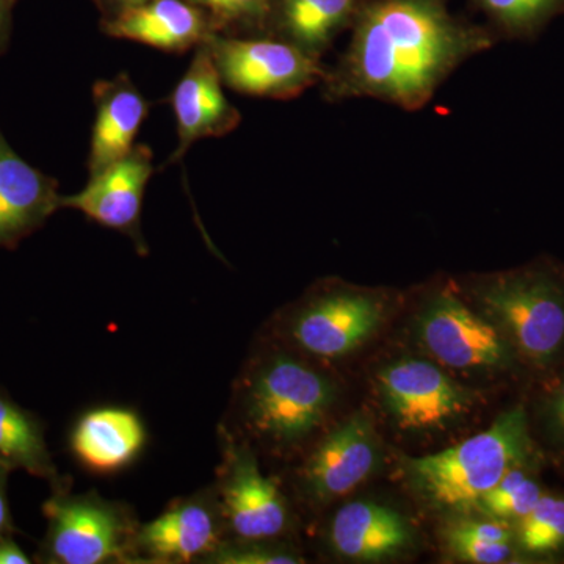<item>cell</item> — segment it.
<instances>
[{"label": "cell", "mask_w": 564, "mask_h": 564, "mask_svg": "<svg viewBox=\"0 0 564 564\" xmlns=\"http://www.w3.org/2000/svg\"><path fill=\"white\" fill-rule=\"evenodd\" d=\"M347 50L322 82L329 102L377 99L429 106L463 63L491 50L496 32L454 17L445 0H372L351 24Z\"/></svg>", "instance_id": "cell-1"}, {"label": "cell", "mask_w": 564, "mask_h": 564, "mask_svg": "<svg viewBox=\"0 0 564 564\" xmlns=\"http://www.w3.org/2000/svg\"><path fill=\"white\" fill-rule=\"evenodd\" d=\"M336 393L332 378L306 359L289 351L270 352L237 381L232 425L221 426L272 451H293L322 429Z\"/></svg>", "instance_id": "cell-2"}, {"label": "cell", "mask_w": 564, "mask_h": 564, "mask_svg": "<svg viewBox=\"0 0 564 564\" xmlns=\"http://www.w3.org/2000/svg\"><path fill=\"white\" fill-rule=\"evenodd\" d=\"M532 454L529 415L516 406L447 451L404 459V470L432 507L463 514L477 510L481 497L511 469L530 464Z\"/></svg>", "instance_id": "cell-3"}, {"label": "cell", "mask_w": 564, "mask_h": 564, "mask_svg": "<svg viewBox=\"0 0 564 564\" xmlns=\"http://www.w3.org/2000/svg\"><path fill=\"white\" fill-rule=\"evenodd\" d=\"M470 295L516 356L547 370L564 355V278L543 267L478 278Z\"/></svg>", "instance_id": "cell-4"}, {"label": "cell", "mask_w": 564, "mask_h": 564, "mask_svg": "<svg viewBox=\"0 0 564 564\" xmlns=\"http://www.w3.org/2000/svg\"><path fill=\"white\" fill-rule=\"evenodd\" d=\"M47 521L35 560L44 564H139L140 522L128 503L96 491L51 489L43 503Z\"/></svg>", "instance_id": "cell-5"}, {"label": "cell", "mask_w": 564, "mask_h": 564, "mask_svg": "<svg viewBox=\"0 0 564 564\" xmlns=\"http://www.w3.org/2000/svg\"><path fill=\"white\" fill-rule=\"evenodd\" d=\"M204 44L223 85L240 95L289 101L326 76L322 58L274 36L240 39L214 33Z\"/></svg>", "instance_id": "cell-6"}, {"label": "cell", "mask_w": 564, "mask_h": 564, "mask_svg": "<svg viewBox=\"0 0 564 564\" xmlns=\"http://www.w3.org/2000/svg\"><path fill=\"white\" fill-rule=\"evenodd\" d=\"M221 462L215 492L220 502L228 538L280 540L291 529V508L280 486L265 477L251 445L218 426Z\"/></svg>", "instance_id": "cell-7"}, {"label": "cell", "mask_w": 564, "mask_h": 564, "mask_svg": "<svg viewBox=\"0 0 564 564\" xmlns=\"http://www.w3.org/2000/svg\"><path fill=\"white\" fill-rule=\"evenodd\" d=\"M417 333L423 347L451 369L500 372L518 359L496 323L467 306L451 288L430 296Z\"/></svg>", "instance_id": "cell-8"}, {"label": "cell", "mask_w": 564, "mask_h": 564, "mask_svg": "<svg viewBox=\"0 0 564 564\" xmlns=\"http://www.w3.org/2000/svg\"><path fill=\"white\" fill-rule=\"evenodd\" d=\"M384 314V300L377 293L336 285L300 303L285 334L304 355L339 359L366 343L380 328Z\"/></svg>", "instance_id": "cell-9"}, {"label": "cell", "mask_w": 564, "mask_h": 564, "mask_svg": "<svg viewBox=\"0 0 564 564\" xmlns=\"http://www.w3.org/2000/svg\"><path fill=\"white\" fill-rule=\"evenodd\" d=\"M378 389L393 421L410 432L447 429L473 406V393L423 359L388 364L378 373Z\"/></svg>", "instance_id": "cell-10"}, {"label": "cell", "mask_w": 564, "mask_h": 564, "mask_svg": "<svg viewBox=\"0 0 564 564\" xmlns=\"http://www.w3.org/2000/svg\"><path fill=\"white\" fill-rule=\"evenodd\" d=\"M228 540L225 518L214 485L173 500L158 518L140 524L139 564H203Z\"/></svg>", "instance_id": "cell-11"}, {"label": "cell", "mask_w": 564, "mask_h": 564, "mask_svg": "<svg viewBox=\"0 0 564 564\" xmlns=\"http://www.w3.org/2000/svg\"><path fill=\"white\" fill-rule=\"evenodd\" d=\"M380 444L369 415L359 413L323 436L296 469V488L321 507L362 485L377 469Z\"/></svg>", "instance_id": "cell-12"}, {"label": "cell", "mask_w": 564, "mask_h": 564, "mask_svg": "<svg viewBox=\"0 0 564 564\" xmlns=\"http://www.w3.org/2000/svg\"><path fill=\"white\" fill-rule=\"evenodd\" d=\"M154 154L147 144H135L120 161L101 172L76 195H62V209L80 212L85 217L129 237L140 256L150 254L141 231L144 192L154 174Z\"/></svg>", "instance_id": "cell-13"}, {"label": "cell", "mask_w": 564, "mask_h": 564, "mask_svg": "<svg viewBox=\"0 0 564 564\" xmlns=\"http://www.w3.org/2000/svg\"><path fill=\"white\" fill-rule=\"evenodd\" d=\"M169 104L176 118L177 147L165 166L181 162L196 141L220 139L239 128L242 115L223 91L217 66L206 44L196 47L191 66L177 82Z\"/></svg>", "instance_id": "cell-14"}, {"label": "cell", "mask_w": 564, "mask_h": 564, "mask_svg": "<svg viewBox=\"0 0 564 564\" xmlns=\"http://www.w3.org/2000/svg\"><path fill=\"white\" fill-rule=\"evenodd\" d=\"M58 182L18 155L0 129V248H13L62 209Z\"/></svg>", "instance_id": "cell-15"}, {"label": "cell", "mask_w": 564, "mask_h": 564, "mask_svg": "<svg viewBox=\"0 0 564 564\" xmlns=\"http://www.w3.org/2000/svg\"><path fill=\"white\" fill-rule=\"evenodd\" d=\"M101 29L111 39L172 54L196 50L215 33L209 14L191 0H150L107 18Z\"/></svg>", "instance_id": "cell-16"}, {"label": "cell", "mask_w": 564, "mask_h": 564, "mask_svg": "<svg viewBox=\"0 0 564 564\" xmlns=\"http://www.w3.org/2000/svg\"><path fill=\"white\" fill-rule=\"evenodd\" d=\"M93 102L96 115L87 161L88 176L101 172L133 150L141 124L151 110V102L128 73L96 80Z\"/></svg>", "instance_id": "cell-17"}, {"label": "cell", "mask_w": 564, "mask_h": 564, "mask_svg": "<svg viewBox=\"0 0 564 564\" xmlns=\"http://www.w3.org/2000/svg\"><path fill=\"white\" fill-rule=\"evenodd\" d=\"M147 445V429L129 408L101 406L80 415L69 436L77 462L95 474H115L131 466Z\"/></svg>", "instance_id": "cell-18"}, {"label": "cell", "mask_w": 564, "mask_h": 564, "mask_svg": "<svg viewBox=\"0 0 564 564\" xmlns=\"http://www.w3.org/2000/svg\"><path fill=\"white\" fill-rule=\"evenodd\" d=\"M413 540L410 522L384 505L356 500L333 516L328 543L334 554L355 562H383L402 554Z\"/></svg>", "instance_id": "cell-19"}, {"label": "cell", "mask_w": 564, "mask_h": 564, "mask_svg": "<svg viewBox=\"0 0 564 564\" xmlns=\"http://www.w3.org/2000/svg\"><path fill=\"white\" fill-rule=\"evenodd\" d=\"M362 6L364 0H272L267 35L322 58Z\"/></svg>", "instance_id": "cell-20"}, {"label": "cell", "mask_w": 564, "mask_h": 564, "mask_svg": "<svg viewBox=\"0 0 564 564\" xmlns=\"http://www.w3.org/2000/svg\"><path fill=\"white\" fill-rule=\"evenodd\" d=\"M0 466L9 473L24 470L47 481L51 489L70 486L55 466L47 447L43 422L0 391Z\"/></svg>", "instance_id": "cell-21"}, {"label": "cell", "mask_w": 564, "mask_h": 564, "mask_svg": "<svg viewBox=\"0 0 564 564\" xmlns=\"http://www.w3.org/2000/svg\"><path fill=\"white\" fill-rule=\"evenodd\" d=\"M445 541L452 554L467 563H507L514 554L513 530L499 519L455 522L445 530Z\"/></svg>", "instance_id": "cell-22"}, {"label": "cell", "mask_w": 564, "mask_h": 564, "mask_svg": "<svg viewBox=\"0 0 564 564\" xmlns=\"http://www.w3.org/2000/svg\"><path fill=\"white\" fill-rule=\"evenodd\" d=\"M503 35L530 36L564 10V0H474Z\"/></svg>", "instance_id": "cell-23"}, {"label": "cell", "mask_w": 564, "mask_h": 564, "mask_svg": "<svg viewBox=\"0 0 564 564\" xmlns=\"http://www.w3.org/2000/svg\"><path fill=\"white\" fill-rule=\"evenodd\" d=\"M519 549L530 555H547L564 547V497L543 494L540 502L516 525Z\"/></svg>", "instance_id": "cell-24"}, {"label": "cell", "mask_w": 564, "mask_h": 564, "mask_svg": "<svg viewBox=\"0 0 564 564\" xmlns=\"http://www.w3.org/2000/svg\"><path fill=\"white\" fill-rule=\"evenodd\" d=\"M527 470L529 464L511 469L491 491L481 497L477 510L505 522H518L529 514L544 492L541 485Z\"/></svg>", "instance_id": "cell-25"}, {"label": "cell", "mask_w": 564, "mask_h": 564, "mask_svg": "<svg viewBox=\"0 0 564 564\" xmlns=\"http://www.w3.org/2000/svg\"><path fill=\"white\" fill-rule=\"evenodd\" d=\"M209 14L215 33L234 35L239 29L269 32L272 0H191Z\"/></svg>", "instance_id": "cell-26"}, {"label": "cell", "mask_w": 564, "mask_h": 564, "mask_svg": "<svg viewBox=\"0 0 564 564\" xmlns=\"http://www.w3.org/2000/svg\"><path fill=\"white\" fill-rule=\"evenodd\" d=\"M299 552L278 543V540H228L218 545L203 564H300Z\"/></svg>", "instance_id": "cell-27"}, {"label": "cell", "mask_w": 564, "mask_h": 564, "mask_svg": "<svg viewBox=\"0 0 564 564\" xmlns=\"http://www.w3.org/2000/svg\"><path fill=\"white\" fill-rule=\"evenodd\" d=\"M541 421L552 444L564 451V369L545 393L541 404Z\"/></svg>", "instance_id": "cell-28"}, {"label": "cell", "mask_w": 564, "mask_h": 564, "mask_svg": "<svg viewBox=\"0 0 564 564\" xmlns=\"http://www.w3.org/2000/svg\"><path fill=\"white\" fill-rule=\"evenodd\" d=\"M9 475V470L0 466V536L17 533V527H14L13 516H11L10 510L9 491H7Z\"/></svg>", "instance_id": "cell-29"}, {"label": "cell", "mask_w": 564, "mask_h": 564, "mask_svg": "<svg viewBox=\"0 0 564 564\" xmlns=\"http://www.w3.org/2000/svg\"><path fill=\"white\" fill-rule=\"evenodd\" d=\"M31 556L13 540V534L0 536V564H31Z\"/></svg>", "instance_id": "cell-30"}, {"label": "cell", "mask_w": 564, "mask_h": 564, "mask_svg": "<svg viewBox=\"0 0 564 564\" xmlns=\"http://www.w3.org/2000/svg\"><path fill=\"white\" fill-rule=\"evenodd\" d=\"M150 2V0H106L107 7L111 10L109 17L120 13L126 9H132V7L141 6V3Z\"/></svg>", "instance_id": "cell-31"}, {"label": "cell", "mask_w": 564, "mask_h": 564, "mask_svg": "<svg viewBox=\"0 0 564 564\" xmlns=\"http://www.w3.org/2000/svg\"><path fill=\"white\" fill-rule=\"evenodd\" d=\"M10 0H0V43H2L3 32H6L7 10H9Z\"/></svg>", "instance_id": "cell-32"}]
</instances>
